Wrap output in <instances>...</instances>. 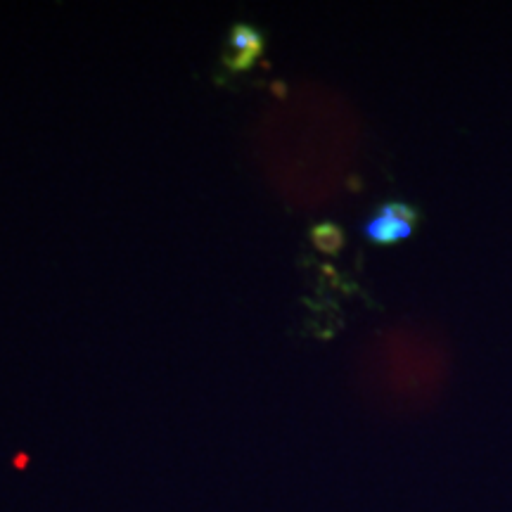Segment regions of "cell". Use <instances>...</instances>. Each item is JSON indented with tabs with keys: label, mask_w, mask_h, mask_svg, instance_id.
<instances>
[{
	"label": "cell",
	"mask_w": 512,
	"mask_h": 512,
	"mask_svg": "<svg viewBox=\"0 0 512 512\" xmlns=\"http://www.w3.org/2000/svg\"><path fill=\"white\" fill-rule=\"evenodd\" d=\"M418 223L420 211L413 204L389 200L380 204V209L370 214V219L363 223V238L380 247L399 245V242L413 238Z\"/></svg>",
	"instance_id": "6da1fadb"
},
{
	"label": "cell",
	"mask_w": 512,
	"mask_h": 512,
	"mask_svg": "<svg viewBox=\"0 0 512 512\" xmlns=\"http://www.w3.org/2000/svg\"><path fill=\"white\" fill-rule=\"evenodd\" d=\"M309 238H311L313 247H316L318 252L330 254V256H335V254L342 252L344 242H347V235H344V230L339 228L337 223H332V221L316 223V226L311 228Z\"/></svg>",
	"instance_id": "3957f363"
},
{
	"label": "cell",
	"mask_w": 512,
	"mask_h": 512,
	"mask_svg": "<svg viewBox=\"0 0 512 512\" xmlns=\"http://www.w3.org/2000/svg\"><path fill=\"white\" fill-rule=\"evenodd\" d=\"M266 36L264 31L254 24L240 22L233 24L226 38V50L221 55V64L228 74H242L249 72L259 57L264 55Z\"/></svg>",
	"instance_id": "7a4b0ae2"
}]
</instances>
